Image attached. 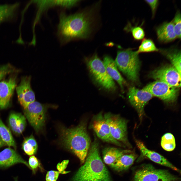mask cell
Here are the masks:
<instances>
[{"label":"cell","instance_id":"obj_1","mask_svg":"<svg viewBox=\"0 0 181 181\" xmlns=\"http://www.w3.org/2000/svg\"><path fill=\"white\" fill-rule=\"evenodd\" d=\"M92 18L90 14L85 11L69 15L61 11L57 32L61 44L87 38L92 30Z\"/></svg>","mask_w":181,"mask_h":181},{"label":"cell","instance_id":"obj_2","mask_svg":"<svg viewBox=\"0 0 181 181\" xmlns=\"http://www.w3.org/2000/svg\"><path fill=\"white\" fill-rule=\"evenodd\" d=\"M96 139L91 143L84 164L79 169L72 181H112L100 156Z\"/></svg>","mask_w":181,"mask_h":181},{"label":"cell","instance_id":"obj_3","mask_svg":"<svg viewBox=\"0 0 181 181\" xmlns=\"http://www.w3.org/2000/svg\"><path fill=\"white\" fill-rule=\"evenodd\" d=\"M62 142L64 146L84 163L91 144L87 129L86 123L82 121L71 128L63 127L61 130Z\"/></svg>","mask_w":181,"mask_h":181},{"label":"cell","instance_id":"obj_4","mask_svg":"<svg viewBox=\"0 0 181 181\" xmlns=\"http://www.w3.org/2000/svg\"><path fill=\"white\" fill-rule=\"evenodd\" d=\"M117 68L129 80L136 82L140 66L139 53L130 49L118 51L115 61Z\"/></svg>","mask_w":181,"mask_h":181},{"label":"cell","instance_id":"obj_5","mask_svg":"<svg viewBox=\"0 0 181 181\" xmlns=\"http://www.w3.org/2000/svg\"><path fill=\"white\" fill-rule=\"evenodd\" d=\"M85 61L90 73L98 85L108 91L115 90L116 86L114 80L108 74L103 61L97 54L86 58Z\"/></svg>","mask_w":181,"mask_h":181},{"label":"cell","instance_id":"obj_6","mask_svg":"<svg viewBox=\"0 0 181 181\" xmlns=\"http://www.w3.org/2000/svg\"><path fill=\"white\" fill-rule=\"evenodd\" d=\"M178 179L166 170L157 169L147 164L135 171L133 181H177Z\"/></svg>","mask_w":181,"mask_h":181},{"label":"cell","instance_id":"obj_7","mask_svg":"<svg viewBox=\"0 0 181 181\" xmlns=\"http://www.w3.org/2000/svg\"><path fill=\"white\" fill-rule=\"evenodd\" d=\"M104 117L113 138L124 145H130L127 135V121L119 114L106 113Z\"/></svg>","mask_w":181,"mask_h":181},{"label":"cell","instance_id":"obj_8","mask_svg":"<svg viewBox=\"0 0 181 181\" xmlns=\"http://www.w3.org/2000/svg\"><path fill=\"white\" fill-rule=\"evenodd\" d=\"M142 89L167 102H173L176 100L178 90L177 88L159 80L149 84Z\"/></svg>","mask_w":181,"mask_h":181},{"label":"cell","instance_id":"obj_9","mask_svg":"<svg viewBox=\"0 0 181 181\" xmlns=\"http://www.w3.org/2000/svg\"><path fill=\"white\" fill-rule=\"evenodd\" d=\"M90 127L94 131L97 137L103 141L118 146L124 147L123 144L112 137L109 126L102 112H100L93 116Z\"/></svg>","mask_w":181,"mask_h":181},{"label":"cell","instance_id":"obj_10","mask_svg":"<svg viewBox=\"0 0 181 181\" xmlns=\"http://www.w3.org/2000/svg\"><path fill=\"white\" fill-rule=\"evenodd\" d=\"M46 110V105L36 101L30 104L24 109L25 117L37 132L44 125Z\"/></svg>","mask_w":181,"mask_h":181},{"label":"cell","instance_id":"obj_11","mask_svg":"<svg viewBox=\"0 0 181 181\" xmlns=\"http://www.w3.org/2000/svg\"><path fill=\"white\" fill-rule=\"evenodd\" d=\"M151 76L156 80L163 81L176 88L181 86V74L172 65H166L153 71Z\"/></svg>","mask_w":181,"mask_h":181},{"label":"cell","instance_id":"obj_12","mask_svg":"<svg viewBox=\"0 0 181 181\" xmlns=\"http://www.w3.org/2000/svg\"><path fill=\"white\" fill-rule=\"evenodd\" d=\"M127 96L129 102L136 109L141 118L144 113L145 106L153 96L148 92L134 87L129 88Z\"/></svg>","mask_w":181,"mask_h":181},{"label":"cell","instance_id":"obj_13","mask_svg":"<svg viewBox=\"0 0 181 181\" xmlns=\"http://www.w3.org/2000/svg\"><path fill=\"white\" fill-rule=\"evenodd\" d=\"M31 80L30 76L23 77L16 87L18 100L24 109L35 100V94L31 86Z\"/></svg>","mask_w":181,"mask_h":181},{"label":"cell","instance_id":"obj_14","mask_svg":"<svg viewBox=\"0 0 181 181\" xmlns=\"http://www.w3.org/2000/svg\"><path fill=\"white\" fill-rule=\"evenodd\" d=\"M16 77L13 75L0 81V110L9 105L14 91L16 87Z\"/></svg>","mask_w":181,"mask_h":181},{"label":"cell","instance_id":"obj_15","mask_svg":"<svg viewBox=\"0 0 181 181\" xmlns=\"http://www.w3.org/2000/svg\"><path fill=\"white\" fill-rule=\"evenodd\" d=\"M37 8V11L34 21L35 25L39 20L41 15L49 8L56 7L70 9L76 6L79 2L74 0H36L33 1Z\"/></svg>","mask_w":181,"mask_h":181},{"label":"cell","instance_id":"obj_16","mask_svg":"<svg viewBox=\"0 0 181 181\" xmlns=\"http://www.w3.org/2000/svg\"><path fill=\"white\" fill-rule=\"evenodd\" d=\"M19 163H23L31 169L27 162L14 150L9 147L0 152V167L6 168Z\"/></svg>","mask_w":181,"mask_h":181},{"label":"cell","instance_id":"obj_17","mask_svg":"<svg viewBox=\"0 0 181 181\" xmlns=\"http://www.w3.org/2000/svg\"><path fill=\"white\" fill-rule=\"evenodd\" d=\"M136 145L142 155L152 161L161 165L169 168L179 172V170L169 161L163 156L154 151L147 149L142 142L136 141Z\"/></svg>","mask_w":181,"mask_h":181},{"label":"cell","instance_id":"obj_18","mask_svg":"<svg viewBox=\"0 0 181 181\" xmlns=\"http://www.w3.org/2000/svg\"><path fill=\"white\" fill-rule=\"evenodd\" d=\"M156 31L158 39L161 42L167 43L177 38L172 21L164 22L157 28Z\"/></svg>","mask_w":181,"mask_h":181},{"label":"cell","instance_id":"obj_19","mask_svg":"<svg viewBox=\"0 0 181 181\" xmlns=\"http://www.w3.org/2000/svg\"><path fill=\"white\" fill-rule=\"evenodd\" d=\"M103 63L109 75L116 81L122 90L126 83L125 80L119 72L115 61L110 57L106 56L103 58Z\"/></svg>","mask_w":181,"mask_h":181},{"label":"cell","instance_id":"obj_20","mask_svg":"<svg viewBox=\"0 0 181 181\" xmlns=\"http://www.w3.org/2000/svg\"><path fill=\"white\" fill-rule=\"evenodd\" d=\"M26 119L25 116L21 113L12 112L10 113L8 124L14 133L19 135L24 131L26 125Z\"/></svg>","mask_w":181,"mask_h":181},{"label":"cell","instance_id":"obj_21","mask_svg":"<svg viewBox=\"0 0 181 181\" xmlns=\"http://www.w3.org/2000/svg\"><path fill=\"white\" fill-rule=\"evenodd\" d=\"M130 152V151L128 150H122L114 147H107L102 151L103 160L105 164L112 168L121 156Z\"/></svg>","mask_w":181,"mask_h":181},{"label":"cell","instance_id":"obj_22","mask_svg":"<svg viewBox=\"0 0 181 181\" xmlns=\"http://www.w3.org/2000/svg\"><path fill=\"white\" fill-rule=\"evenodd\" d=\"M159 51L171 62L181 74V51L175 47L160 49Z\"/></svg>","mask_w":181,"mask_h":181},{"label":"cell","instance_id":"obj_23","mask_svg":"<svg viewBox=\"0 0 181 181\" xmlns=\"http://www.w3.org/2000/svg\"><path fill=\"white\" fill-rule=\"evenodd\" d=\"M129 153L125 154L121 156L112 168L118 171L127 169L132 164L136 158V156L134 154Z\"/></svg>","mask_w":181,"mask_h":181},{"label":"cell","instance_id":"obj_24","mask_svg":"<svg viewBox=\"0 0 181 181\" xmlns=\"http://www.w3.org/2000/svg\"><path fill=\"white\" fill-rule=\"evenodd\" d=\"M0 137L7 145L16 149V144L11 133L9 129L3 123L0 116Z\"/></svg>","mask_w":181,"mask_h":181},{"label":"cell","instance_id":"obj_25","mask_svg":"<svg viewBox=\"0 0 181 181\" xmlns=\"http://www.w3.org/2000/svg\"><path fill=\"white\" fill-rule=\"evenodd\" d=\"M19 5L17 3L12 4H0V23L13 17Z\"/></svg>","mask_w":181,"mask_h":181},{"label":"cell","instance_id":"obj_26","mask_svg":"<svg viewBox=\"0 0 181 181\" xmlns=\"http://www.w3.org/2000/svg\"><path fill=\"white\" fill-rule=\"evenodd\" d=\"M22 147L25 153L29 155L35 154L38 148L37 143L32 135L24 139L22 144Z\"/></svg>","mask_w":181,"mask_h":181},{"label":"cell","instance_id":"obj_27","mask_svg":"<svg viewBox=\"0 0 181 181\" xmlns=\"http://www.w3.org/2000/svg\"><path fill=\"white\" fill-rule=\"evenodd\" d=\"M161 144L162 148L168 151L173 150L176 146L174 137L170 133H166L163 135L161 138Z\"/></svg>","mask_w":181,"mask_h":181},{"label":"cell","instance_id":"obj_28","mask_svg":"<svg viewBox=\"0 0 181 181\" xmlns=\"http://www.w3.org/2000/svg\"><path fill=\"white\" fill-rule=\"evenodd\" d=\"M159 49L156 47L153 41L150 38H145L142 40L137 52H157Z\"/></svg>","mask_w":181,"mask_h":181},{"label":"cell","instance_id":"obj_29","mask_svg":"<svg viewBox=\"0 0 181 181\" xmlns=\"http://www.w3.org/2000/svg\"><path fill=\"white\" fill-rule=\"evenodd\" d=\"M124 29L126 31L131 32L133 38L136 40L143 39L145 35L144 30L140 26L132 27L130 24L128 23Z\"/></svg>","mask_w":181,"mask_h":181},{"label":"cell","instance_id":"obj_30","mask_svg":"<svg viewBox=\"0 0 181 181\" xmlns=\"http://www.w3.org/2000/svg\"><path fill=\"white\" fill-rule=\"evenodd\" d=\"M177 38H181V16L180 12L178 11L172 20Z\"/></svg>","mask_w":181,"mask_h":181},{"label":"cell","instance_id":"obj_31","mask_svg":"<svg viewBox=\"0 0 181 181\" xmlns=\"http://www.w3.org/2000/svg\"><path fill=\"white\" fill-rule=\"evenodd\" d=\"M16 71L15 69L10 64L0 66V81L6 75Z\"/></svg>","mask_w":181,"mask_h":181},{"label":"cell","instance_id":"obj_32","mask_svg":"<svg viewBox=\"0 0 181 181\" xmlns=\"http://www.w3.org/2000/svg\"><path fill=\"white\" fill-rule=\"evenodd\" d=\"M60 172L58 171L50 170L46 174V181H56L57 179Z\"/></svg>","mask_w":181,"mask_h":181},{"label":"cell","instance_id":"obj_33","mask_svg":"<svg viewBox=\"0 0 181 181\" xmlns=\"http://www.w3.org/2000/svg\"><path fill=\"white\" fill-rule=\"evenodd\" d=\"M29 165L31 169L33 171L39 166L40 164L37 158L34 155H32L29 157Z\"/></svg>","mask_w":181,"mask_h":181},{"label":"cell","instance_id":"obj_34","mask_svg":"<svg viewBox=\"0 0 181 181\" xmlns=\"http://www.w3.org/2000/svg\"><path fill=\"white\" fill-rule=\"evenodd\" d=\"M69 161L68 160H65L60 163H59L57 164V167L60 173L66 174L69 172L70 171H66L65 170L67 167Z\"/></svg>","mask_w":181,"mask_h":181},{"label":"cell","instance_id":"obj_35","mask_svg":"<svg viewBox=\"0 0 181 181\" xmlns=\"http://www.w3.org/2000/svg\"><path fill=\"white\" fill-rule=\"evenodd\" d=\"M145 1L149 5L152 11V17L155 15L159 4V1L158 0H146Z\"/></svg>","mask_w":181,"mask_h":181},{"label":"cell","instance_id":"obj_36","mask_svg":"<svg viewBox=\"0 0 181 181\" xmlns=\"http://www.w3.org/2000/svg\"><path fill=\"white\" fill-rule=\"evenodd\" d=\"M6 145H7L3 141L0 137V148Z\"/></svg>","mask_w":181,"mask_h":181},{"label":"cell","instance_id":"obj_37","mask_svg":"<svg viewBox=\"0 0 181 181\" xmlns=\"http://www.w3.org/2000/svg\"><path fill=\"white\" fill-rule=\"evenodd\" d=\"M15 181H18L17 177H16L14 178Z\"/></svg>","mask_w":181,"mask_h":181}]
</instances>
